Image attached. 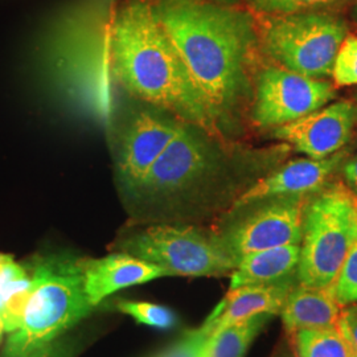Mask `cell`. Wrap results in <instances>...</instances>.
Returning a JSON list of instances; mask_svg holds the SVG:
<instances>
[{
  "instance_id": "obj_1",
  "label": "cell",
  "mask_w": 357,
  "mask_h": 357,
  "mask_svg": "<svg viewBox=\"0 0 357 357\" xmlns=\"http://www.w3.org/2000/svg\"><path fill=\"white\" fill-rule=\"evenodd\" d=\"M153 13L218 123L249 90L248 65L258 31L243 10L215 0H151Z\"/></svg>"
},
{
  "instance_id": "obj_2",
  "label": "cell",
  "mask_w": 357,
  "mask_h": 357,
  "mask_svg": "<svg viewBox=\"0 0 357 357\" xmlns=\"http://www.w3.org/2000/svg\"><path fill=\"white\" fill-rule=\"evenodd\" d=\"M107 52L115 78L130 94L206 132L218 131L151 0H123L115 7Z\"/></svg>"
},
{
  "instance_id": "obj_3",
  "label": "cell",
  "mask_w": 357,
  "mask_h": 357,
  "mask_svg": "<svg viewBox=\"0 0 357 357\" xmlns=\"http://www.w3.org/2000/svg\"><path fill=\"white\" fill-rule=\"evenodd\" d=\"M33 290L23 323L10 333L3 357H28L85 319L94 307L85 290L81 257L68 252L33 255L24 262Z\"/></svg>"
},
{
  "instance_id": "obj_4",
  "label": "cell",
  "mask_w": 357,
  "mask_h": 357,
  "mask_svg": "<svg viewBox=\"0 0 357 357\" xmlns=\"http://www.w3.org/2000/svg\"><path fill=\"white\" fill-rule=\"evenodd\" d=\"M357 240V195L333 183L312 195L303 216L298 265L301 284L331 289Z\"/></svg>"
},
{
  "instance_id": "obj_5",
  "label": "cell",
  "mask_w": 357,
  "mask_h": 357,
  "mask_svg": "<svg viewBox=\"0 0 357 357\" xmlns=\"http://www.w3.org/2000/svg\"><path fill=\"white\" fill-rule=\"evenodd\" d=\"M258 36L280 66L302 76H330L337 51L348 35L344 20L332 13L261 16Z\"/></svg>"
},
{
  "instance_id": "obj_6",
  "label": "cell",
  "mask_w": 357,
  "mask_h": 357,
  "mask_svg": "<svg viewBox=\"0 0 357 357\" xmlns=\"http://www.w3.org/2000/svg\"><path fill=\"white\" fill-rule=\"evenodd\" d=\"M112 248L163 268L167 275L230 277L237 266L217 236L195 227L158 224L128 230Z\"/></svg>"
},
{
  "instance_id": "obj_7",
  "label": "cell",
  "mask_w": 357,
  "mask_h": 357,
  "mask_svg": "<svg viewBox=\"0 0 357 357\" xmlns=\"http://www.w3.org/2000/svg\"><path fill=\"white\" fill-rule=\"evenodd\" d=\"M310 197H275L255 203V208L216 234L217 238L237 264L243 255L255 252L301 245L303 216Z\"/></svg>"
},
{
  "instance_id": "obj_8",
  "label": "cell",
  "mask_w": 357,
  "mask_h": 357,
  "mask_svg": "<svg viewBox=\"0 0 357 357\" xmlns=\"http://www.w3.org/2000/svg\"><path fill=\"white\" fill-rule=\"evenodd\" d=\"M335 89L328 81L270 66L257 81L253 121L259 128L291 123L324 107L336 97Z\"/></svg>"
},
{
  "instance_id": "obj_9",
  "label": "cell",
  "mask_w": 357,
  "mask_h": 357,
  "mask_svg": "<svg viewBox=\"0 0 357 357\" xmlns=\"http://www.w3.org/2000/svg\"><path fill=\"white\" fill-rule=\"evenodd\" d=\"M199 130L181 123L175 138L132 193L144 199H160L185 191L204 178L215 166V155Z\"/></svg>"
},
{
  "instance_id": "obj_10",
  "label": "cell",
  "mask_w": 357,
  "mask_h": 357,
  "mask_svg": "<svg viewBox=\"0 0 357 357\" xmlns=\"http://www.w3.org/2000/svg\"><path fill=\"white\" fill-rule=\"evenodd\" d=\"M180 125L167 115L144 110L134 115L118 151V178L128 192L135 191L156 159L178 134Z\"/></svg>"
},
{
  "instance_id": "obj_11",
  "label": "cell",
  "mask_w": 357,
  "mask_h": 357,
  "mask_svg": "<svg viewBox=\"0 0 357 357\" xmlns=\"http://www.w3.org/2000/svg\"><path fill=\"white\" fill-rule=\"evenodd\" d=\"M355 107L339 101L274 128V137L287 142L311 159H324L339 153L349 139L355 123Z\"/></svg>"
},
{
  "instance_id": "obj_12",
  "label": "cell",
  "mask_w": 357,
  "mask_h": 357,
  "mask_svg": "<svg viewBox=\"0 0 357 357\" xmlns=\"http://www.w3.org/2000/svg\"><path fill=\"white\" fill-rule=\"evenodd\" d=\"M344 153H336L324 159H296L266 178L255 181L233 203L231 211L237 212L250 205L275 199L294 196H312L321 191L332 174L344 160Z\"/></svg>"
},
{
  "instance_id": "obj_13",
  "label": "cell",
  "mask_w": 357,
  "mask_h": 357,
  "mask_svg": "<svg viewBox=\"0 0 357 357\" xmlns=\"http://www.w3.org/2000/svg\"><path fill=\"white\" fill-rule=\"evenodd\" d=\"M298 282V274H294L281 281L228 290L222 302L199 330L206 339L261 315H280L289 294Z\"/></svg>"
},
{
  "instance_id": "obj_14",
  "label": "cell",
  "mask_w": 357,
  "mask_h": 357,
  "mask_svg": "<svg viewBox=\"0 0 357 357\" xmlns=\"http://www.w3.org/2000/svg\"><path fill=\"white\" fill-rule=\"evenodd\" d=\"M81 268L93 307L101 305L105 298L122 289L167 277L163 268L123 252L102 258L81 257Z\"/></svg>"
},
{
  "instance_id": "obj_15",
  "label": "cell",
  "mask_w": 357,
  "mask_h": 357,
  "mask_svg": "<svg viewBox=\"0 0 357 357\" xmlns=\"http://www.w3.org/2000/svg\"><path fill=\"white\" fill-rule=\"evenodd\" d=\"M342 310L331 289H318L299 282L289 294L282 308L281 319L286 332L291 336L303 330L336 327L340 323Z\"/></svg>"
},
{
  "instance_id": "obj_16",
  "label": "cell",
  "mask_w": 357,
  "mask_h": 357,
  "mask_svg": "<svg viewBox=\"0 0 357 357\" xmlns=\"http://www.w3.org/2000/svg\"><path fill=\"white\" fill-rule=\"evenodd\" d=\"M301 245H284L243 255L230 274L229 290L281 281L296 274Z\"/></svg>"
},
{
  "instance_id": "obj_17",
  "label": "cell",
  "mask_w": 357,
  "mask_h": 357,
  "mask_svg": "<svg viewBox=\"0 0 357 357\" xmlns=\"http://www.w3.org/2000/svg\"><path fill=\"white\" fill-rule=\"evenodd\" d=\"M271 318V315H261L206 337L199 357L245 356L253 340Z\"/></svg>"
},
{
  "instance_id": "obj_18",
  "label": "cell",
  "mask_w": 357,
  "mask_h": 357,
  "mask_svg": "<svg viewBox=\"0 0 357 357\" xmlns=\"http://www.w3.org/2000/svg\"><path fill=\"white\" fill-rule=\"evenodd\" d=\"M114 3L115 0H84L63 17L60 35L70 38L101 32L110 23Z\"/></svg>"
},
{
  "instance_id": "obj_19",
  "label": "cell",
  "mask_w": 357,
  "mask_h": 357,
  "mask_svg": "<svg viewBox=\"0 0 357 357\" xmlns=\"http://www.w3.org/2000/svg\"><path fill=\"white\" fill-rule=\"evenodd\" d=\"M296 357H352L351 347L339 326L303 330L291 335Z\"/></svg>"
},
{
  "instance_id": "obj_20",
  "label": "cell",
  "mask_w": 357,
  "mask_h": 357,
  "mask_svg": "<svg viewBox=\"0 0 357 357\" xmlns=\"http://www.w3.org/2000/svg\"><path fill=\"white\" fill-rule=\"evenodd\" d=\"M259 16L305 13H332L348 0H245Z\"/></svg>"
},
{
  "instance_id": "obj_21",
  "label": "cell",
  "mask_w": 357,
  "mask_h": 357,
  "mask_svg": "<svg viewBox=\"0 0 357 357\" xmlns=\"http://www.w3.org/2000/svg\"><path fill=\"white\" fill-rule=\"evenodd\" d=\"M112 307L137 320L139 324H144L158 330H169L176 326V314L168 307L155 305L142 301L116 299Z\"/></svg>"
},
{
  "instance_id": "obj_22",
  "label": "cell",
  "mask_w": 357,
  "mask_h": 357,
  "mask_svg": "<svg viewBox=\"0 0 357 357\" xmlns=\"http://www.w3.org/2000/svg\"><path fill=\"white\" fill-rule=\"evenodd\" d=\"M335 88L357 85V38L347 35L335 57L331 72Z\"/></svg>"
},
{
  "instance_id": "obj_23",
  "label": "cell",
  "mask_w": 357,
  "mask_h": 357,
  "mask_svg": "<svg viewBox=\"0 0 357 357\" xmlns=\"http://www.w3.org/2000/svg\"><path fill=\"white\" fill-rule=\"evenodd\" d=\"M331 291L342 307L357 303V240L347 255Z\"/></svg>"
},
{
  "instance_id": "obj_24",
  "label": "cell",
  "mask_w": 357,
  "mask_h": 357,
  "mask_svg": "<svg viewBox=\"0 0 357 357\" xmlns=\"http://www.w3.org/2000/svg\"><path fill=\"white\" fill-rule=\"evenodd\" d=\"M33 283L32 278L24 286L15 290L0 307V315L6 324V332L13 333L17 331L23 323V318L26 314V306L29 302V298L32 295Z\"/></svg>"
},
{
  "instance_id": "obj_25",
  "label": "cell",
  "mask_w": 357,
  "mask_h": 357,
  "mask_svg": "<svg viewBox=\"0 0 357 357\" xmlns=\"http://www.w3.org/2000/svg\"><path fill=\"white\" fill-rule=\"evenodd\" d=\"M31 282V274L24 264L13 261V255L0 257V307L19 287Z\"/></svg>"
},
{
  "instance_id": "obj_26",
  "label": "cell",
  "mask_w": 357,
  "mask_h": 357,
  "mask_svg": "<svg viewBox=\"0 0 357 357\" xmlns=\"http://www.w3.org/2000/svg\"><path fill=\"white\" fill-rule=\"evenodd\" d=\"M205 336L200 330L188 331L180 340L151 357H199Z\"/></svg>"
},
{
  "instance_id": "obj_27",
  "label": "cell",
  "mask_w": 357,
  "mask_h": 357,
  "mask_svg": "<svg viewBox=\"0 0 357 357\" xmlns=\"http://www.w3.org/2000/svg\"><path fill=\"white\" fill-rule=\"evenodd\" d=\"M339 327L349 347L357 354V303L343 307Z\"/></svg>"
},
{
  "instance_id": "obj_28",
  "label": "cell",
  "mask_w": 357,
  "mask_h": 357,
  "mask_svg": "<svg viewBox=\"0 0 357 357\" xmlns=\"http://www.w3.org/2000/svg\"><path fill=\"white\" fill-rule=\"evenodd\" d=\"M75 348L76 344L73 340H63V339H56L50 344L41 347L33 354H31L28 357H73L75 355Z\"/></svg>"
},
{
  "instance_id": "obj_29",
  "label": "cell",
  "mask_w": 357,
  "mask_h": 357,
  "mask_svg": "<svg viewBox=\"0 0 357 357\" xmlns=\"http://www.w3.org/2000/svg\"><path fill=\"white\" fill-rule=\"evenodd\" d=\"M343 174L345 181L348 183V187L354 191H357V158L345 163Z\"/></svg>"
},
{
  "instance_id": "obj_30",
  "label": "cell",
  "mask_w": 357,
  "mask_h": 357,
  "mask_svg": "<svg viewBox=\"0 0 357 357\" xmlns=\"http://www.w3.org/2000/svg\"><path fill=\"white\" fill-rule=\"evenodd\" d=\"M4 332H6V324H4V320H3L1 315H0V342H1V339H3Z\"/></svg>"
},
{
  "instance_id": "obj_31",
  "label": "cell",
  "mask_w": 357,
  "mask_h": 357,
  "mask_svg": "<svg viewBox=\"0 0 357 357\" xmlns=\"http://www.w3.org/2000/svg\"><path fill=\"white\" fill-rule=\"evenodd\" d=\"M215 1L222 3V4H229V6H233V4H234V3H237L238 0H215Z\"/></svg>"
},
{
  "instance_id": "obj_32",
  "label": "cell",
  "mask_w": 357,
  "mask_h": 357,
  "mask_svg": "<svg viewBox=\"0 0 357 357\" xmlns=\"http://www.w3.org/2000/svg\"><path fill=\"white\" fill-rule=\"evenodd\" d=\"M354 16L357 20V0H354Z\"/></svg>"
},
{
  "instance_id": "obj_33",
  "label": "cell",
  "mask_w": 357,
  "mask_h": 357,
  "mask_svg": "<svg viewBox=\"0 0 357 357\" xmlns=\"http://www.w3.org/2000/svg\"><path fill=\"white\" fill-rule=\"evenodd\" d=\"M351 354H352V357H357L356 352H355V351H354V349H352V348H351Z\"/></svg>"
},
{
  "instance_id": "obj_34",
  "label": "cell",
  "mask_w": 357,
  "mask_h": 357,
  "mask_svg": "<svg viewBox=\"0 0 357 357\" xmlns=\"http://www.w3.org/2000/svg\"><path fill=\"white\" fill-rule=\"evenodd\" d=\"M284 357H293V356H284Z\"/></svg>"
},
{
  "instance_id": "obj_35",
  "label": "cell",
  "mask_w": 357,
  "mask_h": 357,
  "mask_svg": "<svg viewBox=\"0 0 357 357\" xmlns=\"http://www.w3.org/2000/svg\"><path fill=\"white\" fill-rule=\"evenodd\" d=\"M1 255H0V257H1Z\"/></svg>"
}]
</instances>
